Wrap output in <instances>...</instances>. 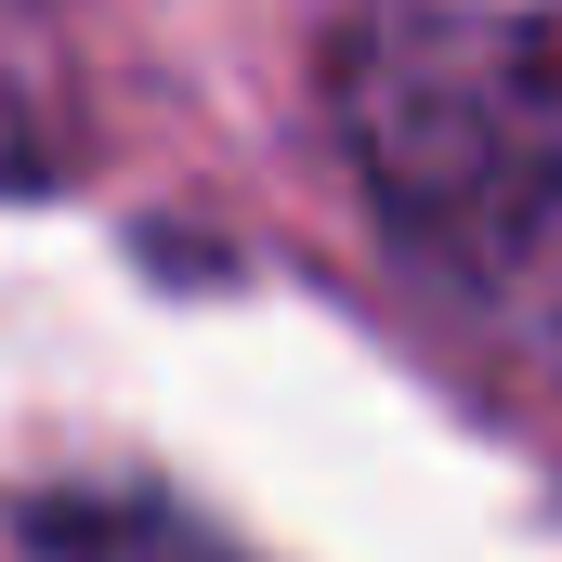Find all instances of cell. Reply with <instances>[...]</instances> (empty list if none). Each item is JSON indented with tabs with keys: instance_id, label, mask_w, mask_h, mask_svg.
Segmentation results:
<instances>
[{
	"instance_id": "1",
	"label": "cell",
	"mask_w": 562,
	"mask_h": 562,
	"mask_svg": "<svg viewBox=\"0 0 562 562\" xmlns=\"http://www.w3.org/2000/svg\"><path fill=\"white\" fill-rule=\"evenodd\" d=\"M340 132L380 223L562 380V0H353Z\"/></svg>"
}]
</instances>
